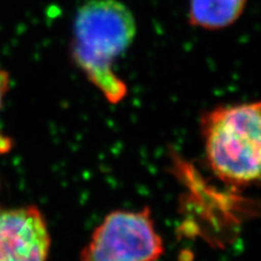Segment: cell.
<instances>
[{
	"instance_id": "obj_5",
	"label": "cell",
	"mask_w": 261,
	"mask_h": 261,
	"mask_svg": "<svg viewBox=\"0 0 261 261\" xmlns=\"http://www.w3.org/2000/svg\"><path fill=\"white\" fill-rule=\"evenodd\" d=\"M187 19L192 27L220 31L241 18L247 0H187Z\"/></svg>"
},
{
	"instance_id": "obj_1",
	"label": "cell",
	"mask_w": 261,
	"mask_h": 261,
	"mask_svg": "<svg viewBox=\"0 0 261 261\" xmlns=\"http://www.w3.org/2000/svg\"><path fill=\"white\" fill-rule=\"evenodd\" d=\"M135 35L134 15L119 0H89L73 21L72 58L110 103H119L127 95V86L113 64L132 45Z\"/></svg>"
},
{
	"instance_id": "obj_3",
	"label": "cell",
	"mask_w": 261,
	"mask_h": 261,
	"mask_svg": "<svg viewBox=\"0 0 261 261\" xmlns=\"http://www.w3.org/2000/svg\"><path fill=\"white\" fill-rule=\"evenodd\" d=\"M201 134L209 166L220 179L233 186L261 182V146L243 140L205 116Z\"/></svg>"
},
{
	"instance_id": "obj_4",
	"label": "cell",
	"mask_w": 261,
	"mask_h": 261,
	"mask_svg": "<svg viewBox=\"0 0 261 261\" xmlns=\"http://www.w3.org/2000/svg\"><path fill=\"white\" fill-rule=\"evenodd\" d=\"M50 242L36 206L0 207V261H48Z\"/></svg>"
},
{
	"instance_id": "obj_2",
	"label": "cell",
	"mask_w": 261,
	"mask_h": 261,
	"mask_svg": "<svg viewBox=\"0 0 261 261\" xmlns=\"http://www.w3.org/2000/svg\"><path fill=\"white\" fill-rule=\"evenodd\" d=\"M163 251L149 208L114 210L95 228L80 261H156Z\"/></svg>"
},
{
	"instance_id": "obj_7",
	"label": "cell",
	"mask_w": 261,
	"mask_h": 261,
	"mask_svg": "<svg viewBox=\"0 0 261 261\" xmlns=\"http://www.w3.org/2000/svg\"><path fill=\"white\" fill-rule=\"evenodd\" d=\"M10 87V74L5 70H0V110L3 108V103L6 95ZM13 148V141L9 136L0 132V154L9 153Z\"/></svg>"
},
{
	"instance_id": "obj_6",
	"label": "cell",
	"mask_w": 261,
	"mask_h": 261,
	"mask_svg": "<svg viewBox=\"0 0 261 261\" xmlns=\"http://www.w3.org/2000/svg\"><path fill=\"white\" fill-rule=\"evenodd\" d=\"M205 116L216 120L247 142L261 146V100L255 102L219 106Z\"/></svg>"
}]
</instances>
